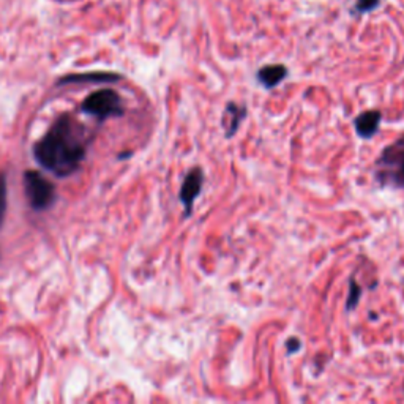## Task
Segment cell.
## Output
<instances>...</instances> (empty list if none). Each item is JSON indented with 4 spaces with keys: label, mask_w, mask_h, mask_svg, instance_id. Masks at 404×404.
<instances>
[{
    "label": "cell",
    "mask_w": 404,
    "mask_h": 404,
    "mask_svg": "<svg viewBox=\"0 0 404 404\" xmlns=\"http://www.w3.org/2000/svg\"><path fill=\"white\" fill-rule=\"evenodd\" d=\"M85 131L70 114L60 117L35 147L38 163L57 177H67L76 172L85 158Z\"/></svg>",
    "instance_id": "obj_1"
},
{
    "label": "cell",
    "mask_w": 404,
    "mask_h": 404,
    "mask_svg": "<svg viewBox=\"0 0 404 404\" xmlns=\"http://www.w3.org/2000/svg\"><path fill=\"white\" fill-rule=\"evenodd\" d=\"M373 177L382 188L404 190V134L382 149L374 163Z\"/></svg>",
    "instance_id": "obj_2"
},
{
    "label": "cell",
    "mask_w": 404,
    "mask_h": 404,
    "mask_svg": "<svg viewBox=\"0 0 404 404\" xmlns=\"http://www.w3.org/2000/svg\"><path fill=\"white\" fill-rule=\"evenodd\" d=\"M24 188L29 204L35 210L49 209L52 205L54 198H56L54 185L35 171H29L24 174Z\"/></svg>",
    "instance_id": "obj_3"
},
{
    "label": "cell",
    "mask_w": 404,
    "mask_h": 404,
    "mask_svg": "<svg viewBox=\"0 0 404 404\" xmlns=\"http://www.w3.org/2000/svg\"><path fill=\"white\" fill-rule=\"evenodd\" d=\"M83 109L85 112H89L90 116L100 120L114 116H122L123 114L122 100H120L117 92L109 89L94 92V94L87 97L85 101L83 103Z\"/></svg>",
    "instance_id": "obj_4"
},
{
    "label": "cell",
    "mask_w": 404,
    "mask_h": 404,
    "mask_svg": "<svg viewBox=\"0 0 404 404\" xmlns=\"http://www.w3.org/2000/svg\"><path fill=\"white\" fill-rule=\"evenodd\" d=\"M204 180H205L204 171H202V169L198 166L190 169V171L187 172V176H185V179H183L182 187H180L179 199H180V202H182V205L185 207V214H187V216L191 215L194 201L201 194L202 187H204Z\"/></svg>",
    "instance_id": "obj_5"
},
{
    "label": "cell",
    "mask_w": 404,
    "mask_h": 404,
    "mask_svg": "<svg viewBox=\"0 0 404 404\" xmlns=\"http://www.w3.org/2000/svg\"><path fill=\"white\" fill-rule=\"evenodd\" d=\"M381 122H382L381 111H378V109H370V111L358 114L356 120H354V127H356V131L360 138L370 139L378 133Z\"/></svg>",
    "instance_id": "obj_6"
},
{
    "label": "cell",
    "mask_w": 404,
    "mask_h": 404,
    "mask_svg": "<svg viewBox=\"0 0 404 404\" xmlns=\"http://www.w3.org/2000/svg\"><path fill=\"white\" fill-rule=\"evenodd\" d=\"M247 117V108L239 106L236 103H228L225 114L221 117V127L225 128L226 138H231L237 133L240 123Z\"/></svg>",
    "instance_id": "obj_7"
},
{
    "label": "cell",
    "mask_w": 404,
    "mask_h": 404,
    "mask_svg": "<svg viewBox=\"0 0 404 404\" xmlns=\"http://www.w3.org/2000/svg\"><path fill=\"white\" fill-rule=\"evenodd\" d=\"M287 76L285 65H265L258 72V81L265 89H274Z\"/></svg>",
    "instance_id": "obj_8"
},
{
    "label": "cell",
    "mask_w": 404,
    "mask_h": 404,
    "mask_svg": "<svg viewBox=\"0 0 404 404\" xmlns=\"http://www.w3.org/2000/svg\"><path fill=\"white\" fill-rule=\"evenodd\" d=\"M117 79L116 74H100V73H95V74H83V76H70V78L63 79L62 83H83V81H114Z\"/></svg>",
    "instance_id": "obj_9"
},
{
    "label": "cell",
    "mask_w": 404,
    "mask_h": 404,
    "mask_svg": "<svg viewBox=\"0 0 404 404\" xmlns=\"http://www.w3.org/2000/svg\"><path fill=\"white\" fill-rule=\"evenodd\" d=\"M349 289H351V291H349V297H347V302H346V310L351 311V310H354L357 307L358 299L362 297V287L357 285L354 278H351V281H349Z\"/></svg>",
    "instance_id": "obj_10"
},
{
    "label": "cell",
    "mask_w": 404,
    "mask_h": 404,
    "mask_svg": "<svg viewBox=\"0 0 404 404\" xmlns=\"http://www.w3.org/2000/svg\"><path fill=\"white\" fill-rule=\"evenodd\" d=\"M5 212H7V182L5 176H0V226H2Z\"/></svg>",
    "instance_id": "obj_11"
},
{
    "label": "cell",
    "mask_w": 404,
    "mask_h": 404,
    "mask_svg": "<svg viewBox=\"0 0 404 404\" xmlns=\"http://www.w3.org/2000/svg\"><path fill=\"white\" fill-rule=\"evenodd\" d=\"M381 0H357L356 7L360 13H367L370 10L376 8L379 5Z\"/></svg>",
    "instance_id": "obj_12"
},
{
    "label": "cell",
    "mask_w": 404,
    "mask_h": 404,
    "mask_svg": "<svg viewBox=\"0 0 404 404\" xmlns=\"http://www.w3.org/2000/svg\"><path fill=\"white\" fill-rule=\"evenodd\" d=\"M300 346H302V345H300V340H297V338H291V340H289L287 345H286L287 352L294 354L296 351H299Z\"/></svg>",
    "instance_id": "obj_13"
}]
</instances>
